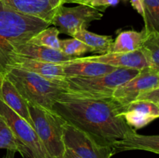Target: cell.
Wrapping results in <instances>:
<instances>
[{"label": "cell", "instance_id": "6da1fadb", "mask_svg": "<svg viewBox=\"0 0 159 158\" xmlns=\"http://www.w3.org/2000/svg\"><path fill=\"white\" fill-rule=\"evenodd\" d=\"M52 110L67 122L111 145L131 131L120 113L122 106L110 99H92L65 91L58 96Z\"/></svg>", "mask_w": 159, "mask_h": 158}, {"label": "cell", "instance_id": "7a4b0ae2", "mask_svg": "<svg viewBox=\"0 0 159 158\" xmlns=\"http://www.w3.org/2000/svg\"><path fill=\"white\" fill-rule=\"evenodd\" d=\"M51 23L19 13L0 2V87L15 50Z\"/></svg>", "mask_w": 159, "mask_h": 158}, {"label": "cell", "instance_id": "3957f363", "mask_svg": "<svg viewBox=\"0 0 159 158\" xmlns=\"http://www.w3.org/2000/svg\"><path fill=\"white\" fill-rule=\"evenodd\" d=\"M15 86L28 105L52 110L56 99L65 89L60 85L43 78L37 74L10 68L6 77Z\"/></svg>", "mask_w": 159, "mask_h": 158}, {"label": "cell", "instance_id": "277c9868", "mask_svg": "<svg viewBox=\"0 0 159 158\" xmlns=\"http://www.w3.org/2000/svg\"><path fill=\"white\" fill-rule=\"evenodd\" d=\"M140 70L117 68L103 75L90 77H66L63 87L65 91L82 97L110 99L115 90L133 78Z\"/></svg>", "mask_w": 159, "mask_h": 158}, {"label": "cell", "instance_id": "5b68a950", "mask_svg": "<svg viewBox=\"0 0 159 158\" xmlns=\"http://www.w3.org/2000/svg\"><path fill=\"white\" fill-rule=\"evenodd\" d=\"M28 105L34 130L50 157L62 158L66 148L63 138L66 121L53 110Z\"/></svg>", "mask_w": 159, "mask_h": 158}, {"label": "cell", "instance_id": "8992f818", "mask_svg": "<svg viewBox=\"0 0 159 158\" xmlns=\"http://www.w3.org/2000/svg\"><path fill=\"white\" fill-rule=\"evenodd\" d=\"M0 115L12 129L21 148L23 158H51L34 129L0 99Z\"/></svg>", "mask_w": 159, "mask_h": 158}, {"label": "cell", "instance_id": "52a82bcc", "mask_svg": "<svg viewBox=\"0 0 159 158\" xmlns=\"http://www.w3.org/2000/svg\"><path fill=\"white\" fill-rule=\"evenodd\" d=\"M103 14L98 9L85 5L75 7L61 6L57 9L51 22L58 29L59 33L74 37L79 31L87 29L92 22L99 20Z\"/></svg>", "mask_w": 159, "mask_h": 158}, {"label": "cell", "instance_id": "ba28073f", "mask_svg": "<svg viewBox=\"0 0 159 158\" xmlns=\"http://www.w3.org/2000/svg\"><path fill=\"white\" fill-rule=\"evenodd\" d=\"M63 138L66 148L70 149L80 158H111L110 145L103 143L92 135L65 122Z\"/></svg>", "mask_w": 159, "mask_h": 158}, {"label": "cell", "instance_id": "9c48e42d", "mask_svg": "<svg viewBox=\"0 0 159 158\" xmlns=\"http://www.w3.org/2000/svg\"><path fill=\"white\" fill-rule=\"evenodd\" d=\"M157 88H159V70L145 67L133 78L118 87L112 99L121 106H125L144 91Z\"/></svg>", "mask_w": 159, "mask_h": 158}, {"label": "cell", "instance_id": "30bf717a", "mask_svg": "<svg viewBox=\"0 0 159 158\" xmlns=\"http://www.w3.org/2000/svg\"><path fill=\"white\" fill-rule=\"evenodd\" d=\"M9 9L51 23L56 11L63 6L64 0H0Z\"/></svg>", "mask_w": 159, "mask_h": 158}, {"label": "cell", "instance_id": "8fae6325", "mask_svg": "<svg viewBox=\"0 0 159 158\" xmlns=\"http://www.w3.org/2000/svg\"><path fill=\"white\" fill-rule=\"evenodd\" d=\"M10 68H16L19 69L30 71L41 76L47 80L61 85L62 87L66 78L64 74L62 64L40 61L15 54H13L11 57L9 69Z\"/></svg>", "mask_w": 159, "mask_h": 158}, {"label": "cell", "instance_id": "7c38bea8", "mask_svg": "<svg viewBox=\"0 0 159 158\" xmlns=\"http://www.w3.org/2000/svg\"><path fill=\"white\" fill-rule=\"evenodd\" d=\"M121 116L127 125L137 130L159 117V105L147 101H134L122 106Z\"/></svg>", "mask_w": 159, "mask_h": 158}, {"label": "cell", "instance_id": "4fadbf2b", "mask_svg": "<svg viewBox=\"0 0 159 158\" xmlns=\"http://www.w3.org/2000/svg\"><path fill=\"white\" fill-rule=\"evenodd\" d=\"M73 60L79 61H91L111 65L117 68L141 70L148 67L147 61L140 50L134 52L119 54V53H107L104 54H95L88 57H75Z\"/></svg>", "mask_w": 159, "mask_h": 158}, {"label": "cell", "instance_id": "5bb4252c", "mask_svg": "<svg viewBox=\"0 0 159 158\" xmlns=\"http://www.w3.org/2000/svg\"><path fill=\"white\" fill-rule=\"evenodd\" d=\"M110 147L113 156L120 152L129 150H144L158 154L159 136L141 135L138 134L135 129H132L123 138L113 141Z\"/></svg>", "mask_w": 159, "mask_h": 158}, {"label": "cell", "instance_id": "9a60e30c", "mask_svg": "<svg viewBox=\"0 0 159 158\" xmlns=\"http://www.w3.org/2000/svg\"><path fill=\"white\" fill-rule=\"evenodd\" d=\"M13 54L27 57L33 60L55 64H62L75 58L65 55L61 50L45 47V46H37L28 42L19 46L15 50Z\"/></svg>", "mask_w": 159, "mask_h": 158}, {"label": "cell", "instance_id": "2e32d148", "mask_svg": "<svg viewBox=\"0 0 159 158\" xmlns=\"http://www.w3.org/2000/svg\"><path fill=\"white\" fill-rule=\"evenodd\" d=\"M64 74L66 77H90L103 75L117 69L105 64L91 61L69 60L64 62Z\"/></svg>", "mask_w": 159, "mask_h": 158}, {"label": "cell", "instance_id": "e0dca14e", "mask_svg": "<svg viewBox=\"0 0 159 158\" xmlns=\"http://www.w3.org/2000/svg\"><path fill=\"white\" fill-rule=\"evenodd\" d=\"M0 99L19 116L24 119L34 129V122L29 111V105L22 97L12 82L5 77L0 87Z\"/></svg>", "mask_w": 159, "mask_h": 158}, {"label": "cell", "instance_id": "ac0fdd59", "mask_svg": "<svg viewBox=\"0 0 159 158\" xmlns=\"http://www.w3.org/2000/svg\"><path fill=\"white\" fill-rule=\"evenodd\" d=\"M145 35L144 29L141 32L135 30L122 31L113 42L109 53L125 54L138 50L142 45Z\"/></svg>", "mask_w": 159, "mask_h": 158}, {"label": "cell", "instance_id": "d6986e66", "mask_svg": "<svg viewBox=\"0 0 159 158\" xmlns=\"http://www.w3.org/2000/svg\"><path fill=\"white\" fill-rule=\"evenodd\" d=\"M74 38L81 40L90 48L91 52L98 54V55L109 53L113 42L110 36L99 35L87 29L79 31L74 36Z\"/></svg>", "mask_w": 159, "mask_h": 158}, {"label": "cell", "instance_id": "ffe728a7", "mask_svg": "<svg viewBox=\"0 0 159 158\" xmlns=\"http://www.w3.org/2000/svg\"><path fill=\"white\" fill-rule=\"evenodd\" d=\"M140 50L148 67L159 70V32L146 33Z\"/></svg>", "mask_w": 159, "mask_h": 158}, {"label": "cell", "instance_id": "44dd1931", "mask_svg": "<svg viewBox=\"0 0 159 158\" xmlns=\"http://www.w3.org/2000/svg\"><path fill=\"white\" fill-rule=\"evenodd\" d=\"M59 33H60L57 27L48 26L33 36L28 40V43L61 50L60 40L58 38Z\"/></svg>", "mask_w": 159, "mask_h": 158}, {"label": "cell", "instance_id": "7402d4cb", "mask_svg": "<svg viewBox=\"0 0 159 158\" xmlns=\"http://www.w3.org/2000/svg\"><path fill=\"white\" fill-rule=\"evenodd\" d=\"M142 6L145 32H159V0H142Z\"/></svg>", "mask_w": 159, "mask_h": 158}, {"label": "cell", "instance_id": "603a6c76", "mask_svg": "<svg viewBox=\"0 0 159 158\" xmlns=\"http://www.w3.org/2000/svg\"><path fill=\"white\" fill-rule=\"evenodd\" d=\"M12 150L21 153V148L9 125L0 115V150Z\"/></svg>", "mask_w": 159, "mask_h": 158}, {"label": "cell", "instance_id": "cb8c5ba5", "mask_svg": "<svg viewBox=\"0 0 159 158\" xmlns=\"http://www.w3.org/2000/svg\"><path fill=\"white\" fill-rule=\"evenodd\" d=\"M60 45L61 51L71 57H79L86 53L91 52V50L86 44L74 37L60 40Z\"/></svg>", "mask_w": 159, "mask_h": 158}, {"label": "cell", "instance_id": "d4e9b609", "mask_svg": "<svg viewBox=\"0 0 159 158\" xmlns=\"http://www.w3.org/2000/svg\"><path fill=\"white\" fill-rule=\"evenodd\" d=\"M121 0H90L85 6L98 9L101 12H104L106 9L110 6H116Z\"/></svg>", "mask_w": 159, "mask_h": 158}, {"label": "cell", "instance_id": "484cf974", "mask_svg": "<svg viewBox=\"0 0 159 158\" xmlns=\"http://www.w3.org/2000/svg\"><path fill=\"white\" fill-rule=\"evenodd\" d=\"M135 101H147L159 105V88L144 91L138 96Z\"/></svg>", "mask_w": 159, "mask_h": 158}, {"label": "cell", "instance_id": "4316f807", "mask_svg": "<svg viewBox=\"0 0 159 158\" xmlns=\"http://www.w3.org/2000/svg\"><path fill=\"white\" fill-rule=\"evenodd\" d=\"M131 3V6H133L134 9L141 15L143 16L144 14V10H143L142 6V0H129Z\"/></svg>", "mask_w": 159, "mask_h": 158}, {"label": "cell", "instance_id": "83f0119b", "mask_svg": "<svg viewBox=\"0 0 159 158\" xmlns=\"http://www.w3.org/2000/svg\"><path fill=\"white\" fill-rule=\"evenodd\" d=\"M62 158H80L75 152L68 148H65V151L64 153Z\"/></svg>", "mask_w": 159, "mask_h": 158}, {"label": "cell", "instance_id": "f1b7e54d", "mask_svg": "<svg viewBox=\"0 0 159 158\" xmlns=\"http://www.w3.org/2000/svg\"><path fill=\"white\" fill-rule=\"evenodd\" d=\"M90 0H64V4L66 3H76L78 5H86Z\"/></svg>", "mask_w": 159, "mask_h": 158}, {"label": "cell", "instance_id": "f546056e", "mask_svg": "<svg viewBox=\"0 0 159 158\" xmlns=\"http://www.w3.org/2000/svg\"><path fill=\"white\" fill-rule=\"evenodd\" d=\"M16 152L12 150H6V153L3 158H15Z\"/></svg>", "mask_w": 159, "mask_h": 158}]
</instances>
